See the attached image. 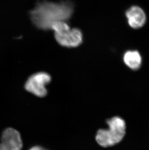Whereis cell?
Returning a JSON list of instances; mask_svg holds the SVG:
<instances>
[{"mask_svg":"<svg viewBox=\"0 0 149 150\" xmlns=\"http://www.w3.org/2000/svg\"><path fill=\"white\" fill-rule=\"evenodd\" d=\"M51 29L54 32L56 41L61 46L73 48L82 44L83 40L82 31L77 28L71 29L66 21L54 23Z\"/></svg>","mask_w":149,"mask_h":150,"instance_id":"obj_3","label":"cell"},{"mask_svg":"<svg viewBox=\"0 0 149 150\" xmlns=\"http://www.w3.org/2000/svg\"><path fill=\"white\" fill-rule=\"evenodd\" d=\"M51 76L46 72H37L28 79L25 84V88L36 96L44 97L48 93L46 86L51 82Z\"/></svg>","mask_w":149,"mask_h":150,"instance_id":"obj_4","label":"cell"},{"mask_svg":"<svg viewBox=\"0 0 149 150\" xmlns=\"http://www.w3.org/2000/svg\"><path fill=\"white\" fill-rule=\"evenodd\" d=\"M125 14L128 23L133 28H140L146 23V15L143 10L138 6H132L127 10Z\"/></svg>","mask_w":149,"mask_h":150,"instance_id":"obj_6","label":"cell"},{"mask_svg":"<svg viewBox=\"0 0 149 150\" xmlns=\"http://www.w3.org/2000/svg\"><path fill=\"white\" fill-rule=\"evenodd\" d=\"M73 11V4L68 1L60 3L43 1L37 4L30 12V16L36 27L46 30L51 29L55 23L69 20Z\"/></svg>","mask_w":149,"mask_h":150,"instance_id":"obj_1","label":"cell"},{"mask_svg":"<svg viewBox=\"0 0 149 150\" xmlns=\"http://www.w3.org/2000/svg\"><path fill=\"white\" fill-rule=\"evenodd\" d=\"M29 150H48L41 146H35L31 148Z\"/></svg>","mask_w":149,"mask_h":150,"instance_id":"obj_8","label":"cell"},{"mask_svg":"<svg viewBox=\"0 0 149 150\" xmlns=\"http://www.w3.org/2000/svg\"><path fill=\"white\" fill-rule=\"evenodd\" d=\"M124 61L127 67L133 70H136L141 67L142 59L138 51H128L124 54Z\"/></svg>","mask_w":149,"mask_h":150,"instance_id":"obj_7","label":"cell"},{"mask_svg":"<svg viewBox=\"0 0 149 150\" xmlns=\"http://www.w3.org/2000/svg\"><path fill=\"white\" fill-rule=\"evenodd\" d=\"M108 129H100L96 134V139L100 146L108 147L119 143L125 134V121L119 117L116 116L107 120Z\"/></svg>","mask_w":149,"mask_h":150,"instance_id":"obj_2","label":"cell"},{"mask_svg":"<svg viewBox=\"0 0 149 150\" xmlns=\"http://www.w3.org/2000/svg\"><path fill=\"white\" fill-rule=\"evenodd\" d=\"M22 140L20 133L12 128H8L3 132L0 142V150H21Z\"/></svg>","mask_w":149,"mask_h":150,"instance_id":"obj_5","label":"cell"}]
</instances>
